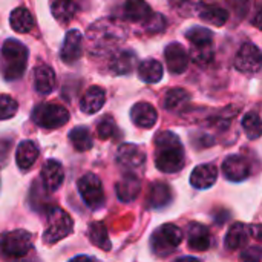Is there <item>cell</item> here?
Returning a JSON list of instances; mask_svg holds the SVG:
<instances>
[{
    "instance_id": "obj_12",
    "label": "cell",
    "mask_w": 262,
    "mask_h": 262,
    "mask_svg": "<svg viewBox=\"0 0 262 262\" xmlns=\"http://www.w3.org/2000/svg\"><path fill=\"white\" fill-rule=\"evenodd\" d=\"M146 161V154L143 149H140L137 144H121L117 152V163L127 169V170H137L140 169Z\"/></svg>"
},
{
    "instance_id": "obj_11",
    "label": "cell",
    "mask_w": 262,
    "mask_h": 262,
    "mask_svg": "<svg viewBox=\"0 0 262 262\" xmlns=\"http://www.w3.org/2000/svg\"><path fill=\"white\" fill-rule=\"evenodd\" d=\"M164 58L167 69L172 74H183L189 66V52L181 43L172 41L164 49Z\"/></svg>"
},
{
    "instance_id": "obj_33",
    "label": "cell",
    "mask_w": 262,
    "mask_h": 262,
    "mask_svg": "<svg viewBox=\"0 0 262 262\" xmlns=\"http://www.w3.org/2000/svg\"><path fill=\"white\" fill-rule=\"evenodd\" d=\"M243 127L249 140H258L262 137V120L256 112H249L244 115Z\"/></svg>"
},
{
    "instance_id": "obj_22",
    "label": "cell",
    "mask_w": 262,
    "mask_h": 262,
    "mask_svg": "<svg viewBox=\"0 0 262 262\" xmlns=\"http://www.w3.org/2000/svg\"><path fill=\"white\" fill-rule=\"evenodd\" d=\"M152 8L146 0H126L124 17L134 23H144L152 15Z\"/></svg>"
},
{
    "instance_id": "obj_28",
    "label": "cell",
    "mask_w": 262,
    "mask_h": 262,
    "mask_svg": "<svg viewBox=\"0 0 262 262\" xmlns=\"http://www.w3.org/2000/svg\"><path fill=\"white\" fill-rule=\"evenodd\" d=\"M138 75L146 83H158L163 78V64L155 58H147L138 64Z\"/></svg>"
},
{
    "instance_id": "obj_5",
    "label": "cell",
    "mask_w": 262,
    "mask_h": 262,
    "mask_svg": "<svg viewBox=\"0 0 262 262\" xmlns=\"http://www.w3.org/2000/svg\"><path fill=\"white\" fill-rule=\"evenodd\" d=\"M186 3H181L180 9L183 14H196L201 20H204L209 25L213 26H223L226 25L227 18H229V12L216 5V3H209L204 0H184Z\"/></svg>"
},
{
    "instance_id": "obj_27",
    "label": "cell",
    "mask_w": 262,
    "mask_h": 262,
    "mask_svg": "<svg viewBox=\"0 0 262 262\" xmlns=\"http://www.w3.org/2000/svg\"><path fill=\"white\" fill-rule=\"evenodd\" d=\"M9 23L11 28L18 34H26L34 28V18L25 6H18L11 12Z\"/></svg>"
},
{
    "instance_id": "obj_17",
    "label": "cell",
    "mask_w": 262,
    "mask_h": 262,
    "mask_svg": "<svg viewBox=\"0 0 262 262\" xmlns=\"http://www.w3.org/2000/svg\"><path fill=\"white\" fill-rule=\"evenodd\" d=\"M137 63L138 60L134 51H118L112 54V58L109 61V71L114 75L130 74L137 66Z\"/></svg>"
},
{
    "instance_id": "obj_23",
    "label": "cell",
    "mask_w": 262,
    "mask_h": 262,
    "mask_svg": "<svg viewBox=\"0 0 262 262\" xmlns=\"http://www.w3.org/2000/svg\"><path fill=\"white\" fill-rule=\"evenodd\" d=\"M37 158H38V147L35 146V143L25 140L18 144L15 152V161L20 170L31 169Z\"/></svg>"
},
{
    "instance_id": "obj_8",
    "label": "cell",
    "mask_w": 262,
    "mask_h": 262,
    "mask_svg": "<svg viewBox=\"0 0 262 262\" xmlns=\"http://www.w3.org/2000/svg\"><path fill=\"white\" fill-rule=\"evenodd\" d=\"M32 249V236L26 230H12L0 238V252L6 258L20 259Z\"/></svg>"
},
{
    "instance_id": "obj_16",
    "label": "cell",
    "mask_w": 262,
    "mask_h": 262,
    "mask_svg": "<svg viewBox=\"0 0 262 262\" xmlns=\"http://www.w3.org/2000/svg\"><path fill=\"white\" fill-rule=\"evenodd\" d=\"M40 175H41L45 189H48L49 192H55L57 189H60V186L63 184V180H64L63 166L57 160H48L43 164Z\"/></svg>"
},
{
    "instance_id": "obj_14",
    "label": "cell",
    "mask_w": 262,
    "mask_h": 262,
    "mask_svg": "<svg viewBox=\"0 0 262 262\" xmlns=\"http://www.w3.org/2000/svg\"><path fill=\"white\" fill-rule=\"evenodd\" d=\"M83 54V35L80 31L77 29H71L68 31L61 51H60V57L64 63H74L77 61Z\"/></svg>"
},
{
    "instance_id": "obj_9",
    "label": "cell",
    "mask_w": 262,
    "mask_h": 262,
    "mask_svg": "<svg viewBox=\"0 0 262 262\" xmlns=\"http://www.w3.org/2000/svg\"><path fill=\"white\" fill-rule=\"evenodd\" d=\"M78 192L88 207H91V209L101 207V204L104 201V192H103L101 181L97 175H94V173L83 175L78 180Z\"/></svg>"
},
{
    "instance_id": "obj_19",
    "label": "cell",
    "mask_w": 262,
    "mask_h": 262,
    "mask_svg": "<svg viewBox=\"0 0 262 262\" xmlns=\"http://www.w3.org/2000/svg\"><path fill=\"white\" fill-rule=\"evenodd\" d=\"M218 178V169L213 164H201L193 169L190 175V184L195 189H209L216 183Z\"/></svg>"
},
{
    "instance_id": "obj_40",
    "label": "cell",
    "mask_w": 262,
    "mask_h": 262,
    "mask_svg": "<svg viewBox=\"0 0 262 262\" xmlns=\"http://www.w3.org/2000/svg\"><path fill=\"white\" fill-rule=\"evenodd\" d=\"M250 235L262 243V226L261 224H255V226H250Z\"/></svg>"
},
{
    "instance_id": "obj_1",
    "label": "cell",
    "mask_w": 262,
    "mask_h": 262,
    "mask_svg": "<svg viewBox=\"0 0 262 262\" xmlns=\"http://www.w3.org/2000/svg\"><path fill=\"white\" fill-rule=\"evenodd\" d=\"M126 38L124 26L114 18H100L88 29V51L94 57L114 54Z\"/></svg>"
},
{
    "instance_id": "obj_35",
    "label": "cell",
    "mask_w": 262,
    "mask_h": 262,
    "mask_svg": "<svg viewBox=\"0 0 262 262\" xmlns=\"http://www.w3.org/2000/svg\"><path fill=\"white\" fill-rule=\"evenodd\" d=\"M190 58L200 64H209L213 60V45H201V46H192L190 51Z\"/></svg>"
},
{
    "instance_id": "obj_29",
    "label": "cell",
    "mask_w": 262,
    "mask_h": 262,
    "mask_svg": "<svg viewBox=\"0 0 262 262\" xmlns=\"http://www.w3.org/2000/svg\"><path fill=\"white\" fill-rule=\"evenodd\" d=\"M54 18L60 23H68L74 18L77 12V5L72 0H54L51 6Z\"/></svg>"
},
{
    "instance_id": "obj_6",
    "label": "cell",
    "mask_w": 262,
    "mask_h": 262,
    "mask_svg": "<svg viewBox=\"0 0 262 262\" xmlns=\"http://www.w3.org/2000/svg\"><path fill=\"white\" fill-rule=\"evenodd\" d=\"M183 230L175 224H163L160 226L150 238L152 252L157 256L170 255L183 241Z\"/></svg>"
},
{
    "instance_id": "obj_32",
    "label": "cell",
    "mask_w": 262,
    "mask_h": 262,
    "mask_svg": "<svg viewBox=\"0 0 262 262\" xmlns=\"http://www.w3.org/2000/svg\"><path fill=\"white\" fill-rule=\"evenodd\" d=\"M89 239L94 246H97L98 249L104 252H109L112 247L109 236H107V230L103 223H92L89 226Z\"/></svg>"
},
{
    "instance_id": "obj_39",
    "label": "cell",
    "mask_w": 262,
    "mask_h": 262,
    "mask_svg": "<svg viewBox=\"0 0 262 262\" xmlns=\"http://www.w3.org/2000/svg\"><path fill=\"white\" fill-rule=\"evenodd\" d=\"M241 258H243L244 261H261L262 249H259V247H252V249L246 250V252L241 255Z\"/></svg>"
},
{
    "instance_id": "obj_3",
    "label": "cell",
    "mask_w": 262,
    "mask_h": 262,
    "mask_svg": "<svg viewBox=\"0 0 262 262\" xmlns=\"http://www.w3.org/2000/svg\"><path fill=\"white\" fill-rule=\"evenodd\" d=\"M28 63V48L18 40L9 38L3 43L0 51V71L8 81L17 80L23 75Z\"/></svg>"
},
{
    "instance_id": "obj_42",
    "label": "cell",
    "mask_w": 262,
    "mask_h": 262,
    "mask_svg": "<svg viewBox=\"0 0 262 262\" xmlns=\"http://www.w3.org/2000/svg\"><path fill=\"white\" fill-rule=\"evenodd\" d=\"M236 2H246V0H236Z\"/></svg>"
},
{
    "instance_id": "obj_31",
    "label": "cell",
    "mask_w": 262,
    "mask_h": 262,
    "mask_svg": "<svg viewBox=\"0 0 262 262\" xmlns=\"http://www.w3.org/2000/svg\"><path fill=\"white\" fill-rule=\"evenodd\" d=\"M69 138H71L72 146L80 152H86V150L92 149V146H94V140H92L89 129L83 127V126L72 129V132L69 134Z\"/></svg>"
},
{
    "instance_id": "obj_41",
    "label": "cell",
    "mask_w": 262,
    "mask_h": 262,
    "mask_svg": "<svg viewBox=\"0 0 262 262\" xmlns=\"http://www.w3.org/2000/svg\"><path fill=\"white\" fill-rule=\"evenodd\" d=\"M258 29H261L262 31V11H259L255 17H253V21H252Z\"/></svg>"
},
{
    "instance_id": "obj_36",
    "label": "cell",
    "mask_w": 262,
    "mask_h": 262,
    "mask_svg": "<svg viewBox=\"0 0 262 262\" xmlns=\"http://www.w3.org/2000/svg\"><path fill=\"white\" fill-rule=\"evenodd\" d=\"M18 111L17 101L5 94H0V120H9L12 118Z\"/></svg>"
},
{
    "instance_id": "obj_24",
    "label": "cell",
    "mask_w": 262,
    "mask_h": 262,
    "mask_svg": "<svg viewBox=\"0 0 262 262\" xmlns=\"http://www.w3.org/2000/svg\"><path fill=\"white\" fill-rule=\"evenodd\" d=\"M34 86L41 95H48L55 88V74L49 66H38L34 71Z\"/></svg>"
},
{
    "instance_id": "obj_13",
    "label": "cell",
    "mask_w": 262,
    "mask_h": 262,
    "mask_svg": "<svg viewBox=\"0 0 262 262\" xmlns=\"http://www.w3.org/2000/svg\"><path fill=\"white\" fill-rule=\"evenodd\" d=\"M223 172L230 181H244L250 175V163L241 155H230L223 163Z\"/></svg>"
},
{
    "instance_id": "obj_10",
    "label": "cell",
    "mask_w": 262,
    "mask_h": 262,
    "mask_svg": "<svg viewBox=\"0 0 262 262\" xmlns=\"http://www.w3.org/2000/svg\"><path fill=\"white\" fill-rule=\"evenodd\" d=\"M235 68L243 74H256L262 68L261 49L250 41L244 43L235 57Z\"/></svg>"
},
{
    "instance_id": "obj_20",
    "label": "cell",
    "mask_w": 262,
    "mask_h": 262,
    "mask_svg": "<svg viewBox=\"0 0 262 262\" xmlns=\"http://www.w3.org/2000/svg\"><path fill=\"white\" fill-rule=\"evenodd\" d=\"M140 190H141V181L134 173L124 175L117 183V196L120 198V201L130 203L137 200V196L140 195Z\"/></svg>"
},
{
    "instance_id": "obj_37",
    "label": "cell",
    "mask_w": 262,
    "mask_h": 262,
    "mask_svg": "<svg viewBox=\"0 0 262 262\" xmlns=\"http://www.w3.org/2000/svg\"><path fill=\"white\" fill-rule=\"evenodd\" d=\"M115 130H117V126H115V121L112 117H104L97 126V134L101 140L111 138L115 134Z\"/></svg>"
},
{
    "instance_id": "obj_4",
    "label": "cell",
    "mask_w": 262,
    "mask_h": 262,
    "mask_svg": "<svg viewBox=\"0 0 262 262\" xmlns=\"http://www.w3.org/2000/svg\"><path fill=\"white\" fill-rule=\"evenodd\" d=\"M72 218L60 207H51L48 210V226L43 233L45 244H55L72 233Z\"/></svg>"
},
{
    "instance_id": "obj_18",
    "label": "cell",
    "mask_w": 262,
    "mask_h": 262,
    "mask_svg": "<svg viewBox=\"0 0 262 262\" xmlns=\"http://www.w3.org/2000/svg\"><path fill=\"white\" fill-rule=\"evenodd\" d=\"M187 244L193 252H206L210 247L209 229L203 224L192 223L187 229Z\"/></svg>"
},
{
    "instance_id": "obj_34",
    "label": "cell",
    "mask_w": 262,
    "mask_h": 262,
    "mask_svg": "<svg viewBox=\"0 0 262 262\" xmlns=\"http://www.w3.org/2000/svg\"><path fill=\"white\" fill-rule=\"evenodd\" d=\"M186 38L192 43V46L201 45H213V32L203 26H193L186 32Z\"/></svg>"
},
{
    "instance_id": "obj_15",
    "label": "cell",
    "mask_w": 262,
    "mask_h": 262,
    "mask_svg": "<svg viewBox=\"0 0 262 262\" xmlns=\"http://www.w3.org/2000/svg\"><path fill=\"white\" fill-rule=\"evenodd\" d=\"M130 118L135 126L141 129H150L155 126L158 120V114L152 104L146 101H140V103H135L134 107L130 109Z\"/></svg>"
},
{
    "instance_id": "obj_38",
    "label": "cell",
    "mask_w": 262,
    "mask_h": 262,
    "mask_svg": "<svg viewBox=\"0 0 262 262\" xmlns=\"http://www.w3.org/2000/svg\"><path fill=\"white\" fill-rule=\"evenodd\" d=\"M166 26V20L161 14H152L146 21H144V28L147 32H161Z\"/></svg>"
},
{
    "instance_id": "obj_30",
    "label": "cell",
    "mask_w": 262,
    "mask_h": 262,
    "mask_svg": "<svg viewBox=\"0 0 262 262\" xmlns=\"http://www.w3.org/2000/svg\"><path fill=\"white\" fill-rule=\"evenodd\" d=\"M190 95L186 89L183 88H173L170 91H167V94L163 98V106L167 111H177L181 106H184L189 101Z\"/></svg>"
},
{
    "instance_id": "obj_21",
    "label": "cell",
    "mask_w": 262,
    "mask_h": 262,
    "mask_svg": "<svg viewBox=\"0 0 262 262\" xmlns=\"http://www.w3.org/2000/svg\"><path fill=\"white\" fill-rule=\"evenodd\" d=\"M104 101H106V92H104V89L100 88V86H91L84 92V95L81 98L80 109H81V112L91 115V114L98 112L103 107Z\"/></svg>"
},
{
    "instance_id": "obj_7",
    "label": "cell",
    "mask_w": 262,
    "mask_h": 262,
    "mask_svg": "<svg viewBox=\"0 0 262 262\" xmlns=\"http://www.w3.org/2000/svg\"><path fill=\"white\" fill-rule=\"evenodd\" d=\"M32 120L37 126L45 129H55L69 121V112L60 103H41L34 109Z\"/></svg>"
},
{
    "instance_id": "obj_26",
    "label": "cell",
    "mask_w": 262,
    "mask_h": 262,
    "mask_svg": "<svg viewBox=\"0 0 262 262\" xmlns=\"http://www.w3.org/2000/svg\"><path fill=\"white\" fill-rule=\"evenodd\" d=\"M149 206L154 209H161L172 201V190L166 183H154L147 196Z\"/></svg>"
},
{
    "instance_id": "obj_2",
    "label": "cell",
    "mask_w": 262,
    "mask_h": 262,
    "mask_svg": "<svg viewBox=\"0 0 262 262\" xmlns=\"http://www.w3.org/2000/svg\"><path fill=\"white\" fill-rule=\"evenodd\" d=\"M186 155L180 138L169 130H164L155 138V164L164 173H175L184 167Z\"/></svg>"
},
{
    "instance_id": "obj_25",
    "label": "cell",
    "mask_w": 262,
    "mask_h": 262,
    "mask_svg": "<svg viewBox=\"0 0 262 262\" xmlns=\"http://www.w3.org/2000/svg\"><path fill=\"white\" fill-rule=\"evenodd\" d=\"M249 238H250V229L247 226H244L241 223L233 224L227 232L226 247L229 250H239L249 243Z\"/></svg>"
}]
</instances>
